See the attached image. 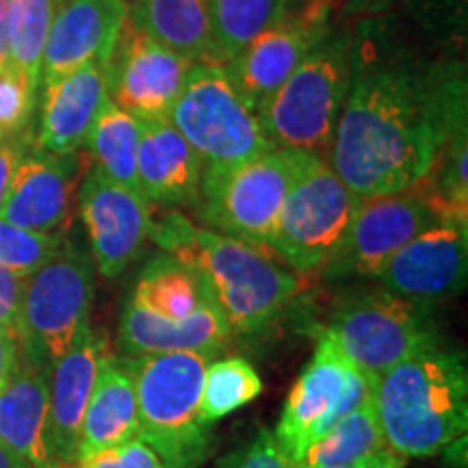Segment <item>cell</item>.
<instances>
[{"label":"cell","mask_w":468,"mask_h":468,"mask_svg":"<svg viewBox=\"0 0 468 468\" xmlns=\"http://www.w3.org/2000/svg\"><path fill=\"white\" fill-rule=\"evenodd\" d=\"M466 91L458 58L403 48L390 42L386 27L365 20L354 31L332 169L362 200L410 191L468 124Z\"/></svg>","instance_id":"1"},{"label":"cell","mask_w":468,"mask_h":468,"mask_svg":"<svg viewBox=\"0 0 468 468\" xmlns=\"http://www.w3.org/2000/svg\"><path fill=\"white\" fill-rule=\"evenodd\" d=\"M150 239L196 273L239 335L267 330L302 289L297 273L269 256V250L196 226L176 210L152 224Z\"/></svg>","instance_id":"2"},{"label":"cell","mask_w":468,"mask_h":468,"mask_svg":"<svg viewBox=\"0 0 468 468\" xmlns=\"http://www.w3.org/2000/svg\"><path fill=\"white\" fill-rule=\"evenodd\" d=\"M373 406L386 447L401 458H431L468 425V376L458 354L423 351L382 373Z\"/></svg>","instance_id":"3"},{"label":"cell","mask_w":468,"mask_h":468,"mask_svg":"<svg viewBox=\"0 0 468 468\" xmlns=\"http://www.w3.org/2000/svg\"><path fill=\"white\" fill-rule=\"evenodd\" d=\"M133 376L139 438L167 468H197L207 458L210 431L200 417L204 373L210 356L200 351L122 356Z\"/></svg>","instance_id":"4"},{"label":"cell","mask_w":468,"mask_h":468,"mask_svg":"<svg viewBox=\"0 0 468 468\" xmlns=\"http://www.w3.org/2000/svg\"><path fill=\"white\" fill-rule=\"evenodd\" d=\"M354 33L330 31L259 111L276 148L330 154L347 98Z\"/></svg>","instance_id":"5"},{"label":"cell","mask_w":468,"mask_h":468,"mask_svg":"<svg viewBox=\"0 0 468 468\" xmlns=\"http://www.w3.org/2000/svg\"><path fill=\"white\" fill-rule=\"evenodd\" d=\"M306 152L273 148L230 167L202 169L196 208L204 228L267 248Z\"/></svg>","instance_id":"6"},{"label":"cell","mask_w":468,"mask_h":468,"mask_svg":"<svg viewBox=\"0 0 468 468\" xmlns=\"http://www.w3.org/2000/svg\"><path fill=\"white\" fill-rule=\"evenodd\" d=\"M362 197L349 191L324 156L306 154L286 193L267 248L295 273L325 265L354 219Z\"/></svg>","instance_id":"7"},{"label":"cell","mask_w":468,"mask_h":468,"mask_svg":"<svg viewBox=\"0 0 468 468\" xmlns=\"http://www.w3.org/2000/svg\"><path fill=\"white\" fill-rule=\"evenodd\" d=\"M167 120L207 169L237 165L276 148L259 113L239 96L224 68L193 66Z\"/></svg>","instance_id":"8"},{"label":"cell","mask_w":468,"mask_h":468,"mask_svg":"<svg viewBox=\"0 0 468 468\" xmlns=\"http://www.w3.org/2000/svg\"><path fill=\"white\" fill-rule=\"evenodd\" d=\"M91 302L93 262L85 251L63 243L27 278L17 324L20 354L52 368L90 325Z\"/></svg>","instance_id":"9"},{"label":"cell","mask_w":468,"mask_h":468,"mask_svg":"<svg viewBox=\"0 0 468 468\" xmlns=\"http://www.w3.org/2000/svg\"><path fill=\"white\" fill-rule=\"evenodd\" d=\"M327 332L335 336L345 358L371 379L441 345L423 302L388 291L367 292L341 303Z\"/></svg>","instance_id":"10"},{"label":"cell","mask_w":468,"mask_h":468,"mask_svg":"<svg viewBox=\"0 0 468 468\" xmlns=\"http://www.w3.org/2000/svg\"><path fill=\"white\" fill-rule=\"evenodd\" d=\"M376 379L367 378L324 332L308 367L292 386L273 438L286 458L295 462L338 420L371 399Z\"/></svg>","instance_id":"11"},{"label":"cell","mask_w":468,"mask_h":468,"mask_svg":"<svg viewBox=\"0 0 468 468\" xmlns=\"http://www.w3.org/2000/svg\"><path fill=\"white\" fill-rule=\"evenodd\" d=\"M442 221L423 193L410 189L367 197L356 210L341 243L319 269L325 280L373 278L414 237Z\"/></svg>","instance_id":"12"},{"label":"cell","mask_w":468,"mask_h":468,"mask_svg":"<svg viewBox=\"0 0 468 468\" xmlns=\"http://www.w3.org/2000/svg\"><path fill=\"white\" fill-rule=\"evenodd\" d=\"M191 68L128 16L109 57V101L137 120H167Z\"/></svg>","instance_id":"13"},{"label":"cell","mask_w":468,"mask_h":468,"mask_svg":"<svg viewBox=\"0 0 468 468\" xmlns=\"http://www.w3.org/2000/svg\"><path fill=\"white\" fill-rule=\"evenodd\" d=\"M330 17V9L314 3H306L297 14L284 11L226 63L228 80L256 113L295 72L303 57L332 31Z\"/></svg>","instance_id":"14"},{"label":"cell","mask_w":468,"mask_h":468,"mask_svg":"<svg viewBox=\"0 0 468 468\" xmlns=\"http://www.w3.org/2000/svg\"><path fill=\"white\" fill-rule=\"evenodd\" d=\"M79 210L98 271L109 280L120 278L150 239V202L93 165L80 183Z\"/></svg>","instance_id":"15"},{"label":"cell","mask_w":468,"mask_h":468,"mask_svg":"<svg viewBox=\"0 0 468 468\" xmlns=\"http://www.w3.org/2000/svg\"><path fill=\"white\" fill-rule=\"evenodd\" d=\"M468 273V219L449 218L427 228L379 269L376 280L388 292L414 302L455 297Z\"/></svg>","instance_id":"16"},{"label":"cell","mask_w":468,"mask_h":468,"mask_svg":"<svg viewBox=\"0 0 468 468\" xmlns=\"http://www.w3.org/2000/svg\"><path fill=\"white\" fill-rule=\"evenodd\" d=\"M128 16V0H63L46 37L39 83L48 85L90 61H109Z\"/></svg>","instance_id":"17"},{"label":"cell","mask_w":468,"mask_h":468,"mask_svg":"<svg viewBox=\"0 0 468 468\" xmlns=\"http://www.w3.org/2000/svg\"><path fill=\"white\" fill-rule=\"evenodd\" d=\"M107 356L104 336L87 325L50 368L48 441L58 468L74 466L87 403Z\"/></svg>","instance_id":"18"},{"label":"cell","mask_w":468,"mask_h":468,"mask_svg":"<svg viewBox=\"0 0 468 468\" xmlns=\"http://www.w3.org/2000/svg\"><path fill=\"white\" fill-rule=\"evenodd\" d=\"M79 161L74 152H33L17 163L0 208V219L35 232H55L68 224Z\"/></svg>","instance_id":"19"},{"label":"cell","mask_w":468,"mask_h":468,"mask_svg":"<svg viewBox=\"0 0 468 468\" xmlns=\"http://www.w3.org/2000/svg\"><path fill=\"white\" fill-rule=\"evenodd\" d=\"M109 61H90L44 85L39 150L68 154L87 144L98 115L109 102Z\"/></svg>","instance_id":"20"},{"label":"cell","mask_w":468,"mask_h":468,"mask_svg":"<svg viewBox=\"0 0 468 468\" xmlns=\"http://www.w3.org/2000/svg\"><path fill=\"white\" fill-rule=\"evenodd\" d=\"M50 367L20 354L0 390V444L31 468H58L48 441Z\"/></svg>","instance_id":"21"},{"label":"cell","mask_w":468,"mask_h":468,"mask_svg":"<svg viewBox=\"0 0 468 468\" xmlns=\"http://www.w3.org/2000/svg\"><path fill=\"white\" fill-rule=\"evenodd\" d=\"M204 163L169 120H139L137 178L150 204L196 207Z\"/></svg>","instance_id":"22"},{"label":"cell","mask_w":468,"mask_h":468,"mask_svg":"<svg viewBox=\"0 0 468 468\" xmlns=\"http://www.w3.org/2000/svg\"><path fill=\"white\" fill-rule=\"evenodd\" d=\"M232 327L213 302L202 303L185 319H163L126 302L120 321V349L124 356L165 354V351H200L213 356L230 341Z\"/></svg>","instance_id":"23"},{"label":"cell","mask_w":468,"mask_h":468,"mask_svg":"<svg viewBox=\"0 0 468 468\" xmlns=\"http://www.w3.org/2000/svg\"><path fill=\"white\" fill-rule=\"evenodd\" d=\"M133 438H139V410L133 376L120 358L107 356L87 403L76 460Z\"/></svg>","instance_id":"24"},{"label":"cell","mask_w":468,"mask_h":468,"mask_svg":"<svg viewBox=\"0 0 468 468\" xmlns=\"http://www.w3.org/2000/svg\"><path fill=\"white\" fill-rule=\"evenodd\" d=\"M131 17L193 66L219 68L210 37L207 0H134Z\"/></svg>","instance_id":"25"},{"label":"cell","mask_w":468,"mask_h":468,"mask_svg":"<svg viewBox=\"0 0 468 468\" xmlns=\"http://www.w3.org/2000/svg\"><path fill=\"white\" fill-rule=\"evenodd\" d=\"M386 447L379 430L376 406L371 399L343 417L325 431L317 442H313L295 462L292 468H349L358 466L368 455L382 452Z\"/></svg>","instance_id":"26"},{"label":"cell","mask_w":468,"mask_h":468,"mask_svg":"<svg viewBox=\"0 0 468 468\" xmlns=\"http://www.w3.org/2000/svg\"><path fill=\"white\" fill-rule=\"evenodd\" d=\"M131 300L163 319H185L208 302L196 273L172 256H156L145 265Z\"/></svg>","instance_id":"27"},{"label":"cell","mask_w":468,"mask_h":468,"mask_svg":"<svg viewBox=\"0 0 468 468\" xmlns=\"http://www.w3.org/2000/svg\"><path fill=\"white\" fill-rule=\"evenodd\" d=\"M210 37L218 66L224 68L286 11L284 0H207Z\"/></svg>","instance_id":"28"},{"label":"cell","mask_w":468,"mask_h":468,"mask_svg":"<svg viewBox=\"0 0 468 468\" xmlns=\"http://www.w3.org/2000/svg\"><path fill=\"white\" fill-rule=\"evenodd\" d=\"M137 142H139V120L126 113L113 102L104 104L98 115L87 144L90 145L96 165L102 169L115 183L126 189L139 191L137 178Z\"/></svg>","instance_id":"29"},{"label":"cell","mask_w":468,"mask_h":468,"mask_svg":"<svg viewBox=\"0 0 468 468\" xmlns=\"http://www.w3.org/2000/svg\"><path fill=\"white\" fill-rule=\"evenodd\" d=\"M57 0H9V66L37 91L39 66Z\"/></svg>","instance_id":"30"},{"label":"cell","mask_w":468,"mask_h":468,"mask_svg":"<svg viewBox=\"0 0 468 468\" xmlns=\"http://www.w3.org/2000/svg\"><path fill=\"white\" fill-rule=\"evenodd\" d=\"M261 393L262 382L248 360L224 358L208 362L204 373L200 417L210 425L232 414L234 410L248 406Z\"/></svg>","instance_id":"31"},{"label":"cell","mask_w":468,"mask_h":468,"mask_svg":"<svg viewBox=\"0 0 468 468\" xmlns=\"http://www.w3.org/2000/svg\"><path fill=\"white\" fill-rule=\"evenodd\" d=\"M468 131L466 126L458 128L444 145L438 159L431 165L430 174L420 180L427 189H417L419 193L434 204L442 219L458 218L468 219Z\"/></svg>","instance_id":"32"},{"label":"cell","mask_w":468,"mask_h":468,"mask_svg":"<svg viewBox=\"0 0 468 468\" xmlns=\"http://www.w3.org/2000/svg\"><path fill=\"white\" fill-rule=\"evenodd\" d=\"M63 248L61 234L35 232L0 219V267L31 276Z\"/></svg>","instance_id":"33"},{"label":"cell","mask_w":468,"mask_h":468,"mask_svg":"<svg viewBox=\"0 0 468 468\" xmlns=\"http://www.w3.org/2000/svg\"><path fill=\"white\" fill-rule=\"evenodd\" d=\"M37 91L11 66L0 68V131L16 133L27 124Z\"/></svg>","instance_id":"34"},{"label":"cell","mask_w":468,"mask_h":468,"mask_svg":"<svg viewBox=\"0 0 468 468\" xmlns=\"http://www.w3.org/2000/svg\"><path fill=\"white\" fill-rule=\"evenodd\" d=\"M76 468H167L159 453L144 442L142 438H133L115 447L101 449L76 460Z\"/></svg>","instance_id":"35"},{"label":"cell","mask_w":468,"mask_h":468,"mask_svg":"<svg viewBox=\"0 0 468 468\" xmlns=\"http://www.w3.org/2000/svg\"><path fill=\"white\" fill-rule=\"evenodd\" d=\"M219 468H292L271 431L262 430L237 452L221 462Z\"/></svg>","instance_id":"36"},{"label":"cell","mask_w":468,"mask_h":468,"mask_svg":"<svg viewBox=\"0 0 468 468\" xmlns=\"http://www.w3.org/2000/svg\"><path fill=\"white\" fill-rule=\"evenodd\" d=\"M27 278L28 276H20L11 269L0 267V330H11L17 335Z\"/></svg>","instance_id":"37"},{"label":"cell","mask_w":468,"mask_h":468,"mask_svg":"<svg viewBox=\"0 0 468 468\" xmlns=\"http://www.w3.org/2000/svg\"><path fill=\"white\" fill-rule=\"evenodd\" d=\"M20 358V343L17 335L11 330H0V390L9 382L11 373Z\"/></svg>","instance_id":"38"},{"label":"cell","mask_w":468,"mask_h":468,"mask_svg":"<svg viewBox=\"0 0 468 468\" xmlns=\"http://www.w3.org/2000/svg\"><path fill=\"white\" fill-rule=\"evenodd\" d=\"M20 159V150H17L14 144L0 142V208H3L5 200H7L11 178H14V172Z\"/></svg>","instance_id":"39"},{"label":"cell","mask_w":468,"mask_h":468,"mask_svg":"<svg viewBox=\"0 0 468 468\" xmlns=\"http://www.w3.org/2000/svg\"><path fill=\"white\" fill-rule=\"evenodd\" d=\"M356 468H403V458L399 453H395L393 449L384 447L382 452L368 455L367 460H362Z\"/></svg>","instance_id":"40"},{"label":"cell","mask_w":468,"mask_h":468,"mask_svg":"<svg viewBox=\"0 0 468 468\" xmlns=\"http://www.w3.org/2000/svg\"><path fill=\"white\" fill-rule=\"evenodd\" d=\"M9 66V0H0V68Z\"/></svg>","instance_id":"41"},{"label":"cell","mask_w":468,"mask_h":468,"mask_svg":"<svg viewBox=\"0 0 468 468\" xmlns=\"http://www.w3.org/2000/svg\"><path fill=\"white\" fill-rule=\"evenodd\" d=\"M390 0H347L349 16H373L376 11L384 9Z\"/></svg>","instance_id":"42"},{"label":"cell","mask_w":468,"mask_h":468,"mask_svg":"<svg viewBox=\"0 0 468 468\" xmlns=\"http://www.w3.org/2000/svg\"><path fill=\"white\" fill-rule=\"evenodd\" d=\"M0 468H31V466H28L20 455H16L14 452H9L7 447L0 444Z\"/></svg>","instance_id":"43"},{"label":"cell","mask_w":468,"mask_h":468,"mask_svg":"<svg viewBox=\"0 0 468 468\" xmlns=\"http://www.w3.org/2000/svg\"><path fill=\"white\" fill-rule=\"evenodd\" d=\"M308 3H317V5H321V7L335 11V9L338 7V5L343 3V0H308Z\"/></svg>","instance_id":"44"},{"label":"cell","mask_w":468,"mask_h":468,"mask_svg":"<svg viewBox=\"0 0 468 468\" xmlns=\"http://www.w3.org/2000/svg\"><path fill=\"white\" fill-rule=\"evenodd\" d=\"M63 3V0H57V7H58V5H61Z\"/></svg>","instance_id":"45"},{"label":"cell","mask_w":468,"mask_h":468,"mask_svg":"<svg viewBox=\"0 0 468 468\" xmlns=\"http://www.w3.org/2000/svg\"><path fill=\"white\" fill-rule=\"evenodd\" d=\"M291 3V0H284V5H289Z\"/></svg>","instance_id":"46"},{"label":"cell","mask_w":468,"mask_h":468,"mask_svg":"<svg viewBox=\"0 0 468 468\" xmlns=\"http://www.w3.org/2000/svg\"><path fill=\"white\" fill-rule=\"evenodd\" d=\"M0 137H3V131H0Z\"/></svg>","instance_id":"47"},{"label":"cell","mask_w":468,"mask_h":468,"mask_svg":"<svg viewBox=\"0 0 468 468\" xmlns=\"http://www.w3.org/2000/svg\"><path fill=\"white\" fill-rule=\"evenodd\" d=\"M349 468H356V466H349Z\"/></svg>","instance_id":"48"}]
</instances>
